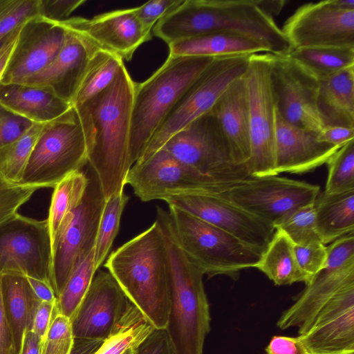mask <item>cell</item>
Returning a JSON list of instances; mask_svg holds the SVG:
<instances>
[{"mask_svg":"<svg viewBox=\"0 0 354 354\" xmlns=\"http://www.w3.org/2000/svg\"><path fill=\"white\" fill-rule=\"evenodd\" d=\"M0 104L33 123L51 122L73 106L47 88L21 83H0Z\"/></svg>","mask_w":354,"mask_h":354,"instance_id":"25","label":"cell"},{"mask_svg":"<svg viewBox=\"0 0 354 354\" xmlns=\"http://www.w3.org/2000/svg\"><path fill=\"white\" fill-rule=\"evenodd\" d=\"M0 354H16L12 332L8 320L1 294L0 274Z\"/></svg>","mask_w":354,"mask_h":354,"instance_id":"51","label":"cell"},{"mask_svg":"<svg viewBox=\"0 0 354 354\" xmlns=\"http://www.w3.org/2000/svg\"><path fill=\"white\" fill-rule=\"evenodd\" d=\"M142 201L185 195L220 194L230 186L184 164L164 148L129 169L126 185Z\"/></svg>","mask_w":354,"mask_h":354,"instance_id":"13","label":"cell"},{"mask_svg":"<svg viewBox=\"0 0 354 354\" xmlns=\"http://www.w3.org/2000/svg\"><path fill=\"white\" fill-rule=\"evenodd\" d=\"M103 340L75 339L71 354H93Z\"/></svg>","mask_w":354,"mask_h":354,"instance_id":"54","label":"cell"},{"mask_svg":"<svg viewBox=\"0 0 354 354\" xmlns=\"http://www.w3.org/2000/svg\"><path fill=\"white\" fill-rule=\"evenodd\" d=\"M37 189L19 184H10L0 178V225L17 214Z\"/></svg>","mask_w":354,"mask_h":354,"instance_id":"42","label":"cell"},{"mask_svg":"<svg viewBox=\"0 0 354 354\" xmlns=\"http://www.w3.org/2000/svg\"><path fill=\"white\" fill-rule=\"evenodd\" d=\"M318 138L328 144L342 147L354 140V128L345 127H324L318 133Z\"/></svg>","mask_w":354,"mask_h":354,"instance_id":"50","label":"cell"},{"mask_svg":"<svg viewBox=\"0 0 354 354\" xmlns=\"http://www.w3.org/2000/svg\"><path fill=\"white\" fill-rule=\"evenodd\" d=\"M290 50L299 48H354V10L336 0L302 5L281 28Z\"/></svg>","mask_w":354,"mask_h":354,"instance_id":"16","label":"cell"},{"mask_svg":"<svg viewBox=\"0 0 354 354\" xmlns=\"http://www.w3.org/2000/svg\"><path fill=\"white\" fill-rule=\"evenodd\" d=\"M288 55L319 81L354 65V48H299Z\"/></svg>","mask_w":354,"mask_h":354,"instance_id":"34","label":"cell"},{"mask_svg":"<svg viewBox=\"0 0 354 354\" xmlns=\"http://www.w3.org/2000/svg\"><path fill=\"white\" fill-rule=\"evenodd\" d=\"M169 56L217 57L268 53L261 43L251 38L228 32H211L168 44Z\"/></svg>","mask_w":354,"mask_h":354,"instance_id":"28","label":"cell"},{"mask_svg":"<svg viewBox=\"0 0 354 354\" xmlns=\"http://www.w3.org/2000/svg\"><path fill=\"white\" fill-rule=\"evenodd\" d=\"M88 182V176L80 170L65 177L54 187L47 218L52 254L60 227L68 214L80 204Z\"/></svg>","mask_w":354,"mask_h":354,"instance_id":"32","label":"cell"},{"mask_svg":"<svg viewBox=\"0 0 354 354\" xmlns=\"http://www.w3.org/2000/svg\"><path fill=\"white\" fill-rule=\"evenodd\" d=\"M340 147L321 141L315 132L288 122L276 109V175L311 171L326 163Z\"/></svg>","mask_w":354,"mask_h":354,"instance_id":"22","label":"cell"},{"mask_svg":"<svg viewBox=\"0 0 354 354\" xmlns=\"http://www.w3.org/2000/svg\"><path fill=\"white\" fill-rule=\"evenodd\" d=\"M168 206L184 210L230 234L261 254L266 250L274 227L223 198L218 194H198L171 197Z\"/></svg>","mask_w":354,"mask_h":354,"instance_id":"18","label":"cell"},{"mask_svg":"<svg viewBox=\"0 0 354 354\" xmlns=\"http://www.w3.org/2000/svg\"><path fill=\"white\" fill-rule=\"evenodd\" d=\"M56 301H41L36 310L32 330L41 339V342L46 335L53 317Z\"/></svg>","mask_w":354,"mask_h":354,"instance_id":"49","label":"cell"},{"mask_svg":"<svg viewBox=\"0 0 354 354\" xmlns=\"http://www.w3.org/2000/svg\"><path fill=\"white\" fill-rule=\"evenodd\" d=\"M182 2L183 0H151L133 8V10L142 26L151 31L164 15Z\"/></svg>","mask_w":354,"mask_h":354,"instance_id":"45","label":"cell"},{"mask_svg":"<svg viewBox=\"0 0 354 354\" xmlns=\"http://www.w3.org/2000/svg\"><path fill=\"white\" fill-rule=\"evenodd\" d=\"M77 34L97 49L108 51L130 61L137 48L152 39L136 17L133 8L116 10L92 19L69 17L57 22Z\"/></svg>","mask_w":354,"mask_h":354,"instance_id":"19","label":"cell"},{"mask_svg":"<svg viewBox=\"0 0 354 354\" xmlns=\"http://www.w3.org/2000/svg\"><path fill=\"white\" fill-rule=\"evenodd\" d=\"M255 268L278 286L290 285L295 282H304L306 285L309 283L308 277L297 263L294 244L279 230H275Z\"/></svg>","mask_w":354,"mask_h":354,"instance_id":"30","label":"cell"},{"mask_svg":"<svg viewBox=\"0 0 354 354\" xmlns=\"http://www.w3.org/2000/svg\"><path fill=\"white\" fill-rule=\"evenodd\" d=\"M274 228L282 231L295 245L322 243L317 228L313 203L292 211Z\"/></svg>","mask_w":354,"mask_h":354,"instance_id":"38","label":"cell"},{"mask_svg":"<svg viewBox=\"0 0 354 354\" xmlns=\"http://www.w3.org/2000/svg\"><path fill=\"white\" fill-rule=\"evenodd\" d=\"M123 64L120 57L101 49L95 50L89 57L72 106L83 103L107 88Z\"/></svg>","mask_w":354,"mask_h":354,"instance_id":"31","label":"cell"},{"mask_svg":"<svg viewBox=\"0 0 354 354\" xmlns=\"http://www.w3.org/2000/svg\"><path fill=\"white\" fill-rule=\"evenodd\" d=\"M131 302L122 320L93 354H123L135 349L154 329Z\"/></svg>","mask_w":354,"mask_h":354,"instance_id":"33","label":"cell"},{"mask_svg":"<svg viewBox=\"0 0 354 354\" xmlns=\"http://www.w3.org/2000/svg\"><path fill=\"white\" fill-rule=\"evenodd\" d=\"M317 106L324 127L354 128V65L319 81Z\"/></svg>","mask_w":354,"mask_h":354,"instance_id":"26","label":"cell"},{"mask_svg":"<svg viewBox=\"0 0 354 354\" xmlns=\"http://www.w3.org/2000/svg\"><path fill=\"white\" fill-rule=\"evenodd\" d=\"M65 30L57 22L36 16L21 26L0 83H21L48 66L59 53Z\"/></svg>","mask_w":354,"mask_h":354,"instance_id":"21","label":"cell"},{"mask_svg":"<svg viewBox=\"0 0 354 354\" xmlns=\"http://www.w3.org/2000/svg\"><path fill=\"white\" fill-rule=\"evenodd\" d=\"M52 263L47 219L17 214L0 225V274L17 273L51 286Z\"/></svg>","mask_w":354,"mask_h":354,"instance_id":"15","label":"cell"},{"mask_svg":"<svg viewBox=\"0 0 354 354\" xmlns=\"http://www.w3.org/2000/svg\"><path fill=\"white\" fill-rule=\"evenodd\" d=\"M169 263V312L165 330L176 354H203L210 330L209 306L203 272L178 244L169 212L157 208Z\"/></svg>","mask_w":354,"mask_h":354,"instance_id":"5","label":"cell"},{"mask_svg":"<svg viewBox=\"0 0 354 354\" xmlns=\"http://www.w3.org/2000/svg\"><path fill=\"white\" fill-rule=\"evenodd\" d=\"M265 350L266 354H311L299 335L273 336Z\"/></svg>","mask_w":354,"mask_h":354,"instance_id":"48","label":"cell"},{"mask_svg":"<svg viewBox=\"0 0 354 354\" xmlns=\"http://www.w3.org/2000/svg\"><path fill=\"white\" fill-rule=\"evenodd\" d=\"M259 7L268 15H278L284 6L283 0H256Z\"/></svg>","mask_w":354,"mask_h":354,"instance_id":"55","label":"cell"},{"mask_svg":"<svg viewBox=\"0 0 354 354\" xmlns=\"http://www.w3.org/2000/svg\"><path fill=\"white\" fill-rule=\"evenodd\" d=\"M244 75L227 88L210 111L218 122L234 160L240 165H248L250 158L248 96Z\"/></svg>","mask_w":354,"mask_h":354,"instance_id":"24","label":"cell"},{"mask_svg":"<svg viewBox=\"0 0 354 354\" xmlns=\"http://www.w3.org/2000/svg\"><path fill=\"white\" fill-rule=\"evenodd\" d=\"M104 267L151 325L165 329L169 312V263L158 221L113 252Z\"/></svg>","mask_w":354,"mask_h":354,"instance_id":"4","label":"cell"},{"mask_svg":"<svg viewBox=\"0 0 354 354\" xmlns=\"http://www.w3.org/2000/svg\"><path fill=\"white\" fill-rule=\"evenodd\" d=\"M135 82L124 64L104 91L74 106L95 171L106 200L124 190L131 169L129 149Z\"/></svg>","mask_w":354,"mask_h":354,"instance_id":"2","label":"cell"},{"mask_svg":"<svg viewBox=\"0 0 354 354\" xmlns=\"http://www.w3.org/2000/svg\"><path fill=\"white\" fill-rule=\"evenodd\" d=\"M74 342L71 319L58 313L56 307L46 335L41 342L40 354H71Z\"/></svg>","mask_w":354,"mask_h":354,"instance_id":"41","label":"cell"},{"mask_svg":"<svg viewBox=\"0 0 354 354\" xmlns=\"http://www.w3.org/2000/svg\"><path fill=\"white\" fill-rule=\"evenodd\" d=\"M272 54L261 53L250 57L244 75L248 96L250 176L275 174L276 108L270 82Z\"/></svg>","mask_w":354,"mask_h":354,"instance_id":"12","label":"cell"},{"mask_svg":"<svg viewBox=\"0 0 354 354\" xmlns=\"http://www.w3.org/2000/svg\"><path fill=\"white\" fill-rule=\"evenodd\" d=\"M250 55L215 57L181 96L136 162L147 159L176 133L209 112L227 88L245 74Z\"/></svg>","mask_w":354,"mask_h":354,"instance_id":"9","label":"cell"},{"mask_svg":"<svg viewBox=\"0 0 354 354\" xmlns=\"http://www.w3.org/2000/svg\"><path fill=\"white\" fill-rule=\"evenodd\" d=\"M169 209L178 244L204 274L237 279L241 270L259 261L260 252L230 234L179 208Z\"/></svg>","mask_w":354,"mask_h":354,"instance_id":"7","label":"cell"},{"mask_svg":"<svg viewBox=\"0 0 354 354\" xmlns=\"http://www.w3.org/2000/svg\"><path fill=\"white\" fill-rule=\"evenodd\" d=\"M318 233L323 244L353 232L354 190L319 193L313 203Z\"/></svg>","mask_w":354,"mask_h":354,"instance_id":"29","label":"cell"},{"mask_svg":"<svg viewBox=\"0 0 354 354\" xmlns=\"http://www.w3.org/2000/svg\"><path fill=\"white\" fill-rule=\"evenodd\" d=\"M270 82L275 107L288 122L318 133L324 125L317 99L319 81L288 54H272Z\"/></svg>","mask_w":354,"mask_h":354,"instance_id":"17","label":"cell"},{"mask_svg":"<svg viewBox=\"0 0 354 354\" xmlns=\"http://www.w3.org/2000/svg\"><path fill=\"white\" fill-rule=\"evenodd\" d=\"M94 248L74 268L57 298L58 313L71 320L84 297L97 272L93 265Z\"/></svg>","mask_w":354,"mask_h":354,"instance_id":"36","label":"cell"},{"mask_svg":"<svg viewBox=\"0 0 354 354\" xmlns=\"http://www.w3.org/2000/svg\"><path fill=\"white\" fill-rule=\"evenodd\" d=\"M135 349H129L128 351H127L123 354H133Z\"/></svg>","mask_w":354,"mask_h":354,"instance_id":"56","label":"cell"},{"mask_svg":"<svg viewBox=\"0 0 354 354\" xmlns=\"http://www.w3.org/2000/svg\"><path fill=\"white\" fill-rule=\"evenodd\" d=\"M129 197L124 190L106 200L102 213L95 243L93 265L97 271L104 261L118 234L122 213Z\"/></svg>","mask_w":354,"mask_h":354,"instance_id":"37","label":"cell"},{"mask_svg":"<svg viewBox=\"0 0 354 354\" xmlns=\"http://www.w3.org/2000/svg\"><path fill=\"white\" fill-rule=\"evenodd\" d=\"M294 251L297 263L308 277L310 283L324 266L327 258V246L322 243L306 245H294Z\"/></svg>","mask_w":354,"mask_h":354,"instance_id":"43","label":"cell"},{"mask_svg":"<svg viewBox=\"0 0 354 354\" xmlns=\"http://www.w3.org/2000/svg\"><path fill=\"white\" fill-rule=\"evenodd\" d=\"M211 32L251 38L274 55L290 51L281 28L259 7L256 0L183 1L153 27V34L167 44Z\"/></svg>","mask_w":354,"mask_h":354,"instance_id":"3","label":"cell"},{"mask_svg":"<svg viewBox=\"0 0 354 354\" xmlns=\"http://www.w3.org/2000/svg\"><path fill=\"white\" fill-rule=\"evenodd\" d=\"M33 122L13 113L0 104V147L24 134Z\"/></svg>","mask_w":354,"mask_h":354,"instance_id":"44","label":"cell"},{"mask_svg":"<svg viewBox=\"0 0 354 354\" xmlns=\"http://www.w3.org/2000/svg\"><path fill=\"white\" fill-rule=\"evenodd\" d=\"M84 3V0H40L39 16L60 22L68 19L71 14Z\"/></svg>","mask_w":354,"mask_h":354,"instance_id":"46","label":"cell"},{"mask_svg":"<svg viewBox=\"0 0 354 354\" xmlns=\"http://www.w3.org/2000/svg\"><path fill=\"white\" fill-rule=\"evenodd\" d=\"M91 170L85 193L62 223L53 248L51 286L57 298L74 268L95 246L106 199Z\"/></svg>","mask_w":354,"mask_h":354,"instance_id":"11","label":"cell"},{"mask_svg":"<svg viewBox=\"0 0 354 354\" xmlns=\"http://www.w3.org/2000/svg\"><path fill=\"white\" fill-rule=\"evenodd\" d=\"M27 279L35 295L41 301H57L54 290L50 284L31 277H27Z\"/></svg>","mask_w":354,"mask_h":354,"instance_id":"52","label":"cell"},{"mask_svg":"<svg viewBox=\"0 0 354 354\" xmlns=\"http://www.w3.org/2000/svg\"><path fill=\"white\" fill-rule=\"evenodd\" d=\"M319 187L277 175L249 176L218 194L274 227L292 211L314 203Z\"/></svg>","mask_w":354,"mask_h":354,"instance_id":"14","label":"cell"},{"mask_svg":"<svg viewBox=\"0 0 354 354\" xmlns=\"http://www.w3.org/2000/svg\"><path fill=\"white\" fill-rule=\"evenodd\" d=\"M41 339L32 331H26L19 354H40Z\"/></svg>","mask_w":354,"mask_h":354,"instance_id":"53","label":"cell"},{"mask_svg":"<svg viewBox=\"0 0 354 354\" xmlns=\"http://www.w3.org/2000/svg\"><path fill=\"white\" fill-rule=\"evenodd\" d=\"M129 302L112 274L100 270L71 320L74 338L105 339L122 320Z\"/></svg>","mask_w":354,"mask_h":354,"instance_id":"20","label":"cell"},{"mask_svg":"<svg viewBox=\"0 0 354 354\" xmlns=\"http://www.w3.org/2000/svg\"><path fill=\"white\" fill-rule=\"evenodd\" d=\"M214 58L168 56L151 77L135 84L129 149L131 167L181 96Z\"/></svg>","mask_w":354,"mask_h":354,"instance_id":"6","label":"cell"},{"mask_svg":"<svg viewBox=\"0 0 354 354\" xmlns=\"http://www.w3.org/2000/svg\"><path fill=\"white\" fill-rule=\"evenodd\" d=\"M162 148L184 164L230 187L250 176L249 165L234 160L210 111L176 133Z\"/></svg>","mask_w":354,"mask_h":354,"instance_id":"10","label":"cell"},{"mask_svg":"<svg viewBox=\"0 0 354 354\" xmlns=\"http://www.w3.org/2000/svg\"><path fill=\"white\" fill-rule=\"evenodd\" d=\"M39 11L40 0H0V42Z\"/></svg>","mask_w":354,"mask_h":354,"instance_id":"40","label":"cell"},{"mask_svg":"<svg viewBox=\"0 0 354 354\" xmlns=\"http://www.w3.org/2000/svg\"><path fill=\"white\" fill-rule=\"evenodd\" d=\"M328 173L324 192L354 190V140L341 147L327 161Z\"/></svg>","mask_w":354,"mask_h":354,"instance_id":"39","label":"cell"},{"mask_svg":"<svg viewBox=\"0 0 354 354\" xmlns=\"http://www.w3.org/2000/svg\"><path fill=\"white\" fill-rule=\"evenodd\" d=\"M277 326L298 327L311 354L353 353L354 261L340 266L325 263Z\"/></svg>","mask_w":354,"mask_h":354,"instance_id":"1","label":"cell"},{"mask_svg":"<svg viewBox=\"0 0 354 354\" xmlns=\"http://www.w3.org/2000/svg\"><path fill=\"white\" fill-rule=\"evenodd\" d=\"M88 162L82 124L74 106L49 122L37 139L19 185L55 187Z\"/></svg>","mask_w":354,"mask_h":354,"instance_id":"8","label":"cell"},{"mask_svg":"<svg viewBox=\"0 0 354 354\" xmlns=\"http://www.w3.org/2000/svg\"><path fill=\"white\" fill-rule=\"evenodd\" d=\"M64 30L63 45L54 60L21 84L47 88L72 105L89 57L97 48L77 34Z\"/></svg>","mask_w":354,"mask_h":354,"instance_id":"23","label":"cell"},{"mask_svg":"<svg viewBox=\"0 0 354 354\" xmlns=\"http://www.w3.org/2000/svg\"><path fill=\"white\" fill-rule=\"evenodd\" d=\"M133 354H176L165 329L154 328Z\"/></svg>","mask_w":354,"mask_h":354,"instance_id":"47","label":"cell"},{"mask_svg":"<svg viewBox=\"0 0 354 354\" xmlns=\"http://www.w3.org/2000/svg\"><path fill=\"white\" fill-rule=\"evenodd\" d=\"M351 354H354V353H351Z\"/></svg>","mask_w":354,"mask_h":354,"instance_id":"57","label":"cell"},{"mask_svg":"<svg viewBox=\"0 0 354 354\" xmlns=\"http://www.w3.org/2000/svg\"><path fill=\"white\" fill-rule=\"evenodd\" d=\"M2 299L14 338L16 354H19L24 336L32 330L36 310L41 303L26 276L17 273L1 274Z\"/></svg>","mask_w":354,"mask_h":354,"instance_id":"27","label":"cell"},{"mask_svg":"<svg viewBox=\"0 0 354 354\" xmlns=\"http://www.w3.org/2000/svg\"><path fill=\"white\" fill-rule=\"evenodd\" d=\"M47 123H33L17 140L0 147V178L19 184L32 150Z\"/></svg>","mask_w":354,"mask_h":354,"instance_id":"35","label":"cell"}]
</instances>
